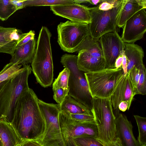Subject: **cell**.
<instances>
[{
    "label": "cell",
    "instance_id": "obj_46",
    "mask_svg": "<svg viewBox=\"0 0 146 146\" xmlns=\"http://www.w3.org/2000/svg\"></svg>",
    "mask_w": 146,
    "mask_h": 146
},
{
    "label": "cell",
    "instance_id": "obj_35",
    "mask_svg": "<svg viewBox=\"0 0 146 146\" xmlns=\"http://www.w3.org/2000/svg\"><path fill=\"white\" fill-rule=\"evenodd\" d=\"M11 1L15 7L17 11L25 7L24 6L25 0H11Z\"/></svg>",
    "mask_w": 146,
    "mask_h": 146
},
{
    "label": "cell",
    "instance_id": "obj_10",
    "mask_svg": "<svg viewBox=\"0 0 146 146\" xmlns=\"http://www.w3.org/2000/svg\"><path fill=\"white\" fill-rule=\"evenodd\" d=\"M59 120L63 138L66 146H76L74 139L76 138L90 136L97 138L98 131L94 120L78 122L60 111Z\"/></svg>",
    "mask_w": 146,
    "mask_h": 146
},
{
    "label": "cell",
    "instance_id": "obj_9",
    "mask_svg": "<svg viewBox=\"0 0 146 146\" xmlns=\"http://www.w3.org/2000/svg\"><path fill=\"white\" fill-rule=\"evenodd\" d=\"M38 105L46 123V131L40 142L44 146H66L60 127V105L46 103L38 99Z\"/></svg>",
    "mask_w": 146,
    "mask_h": 146
},
{
    "label": "cell",
    "instance_id": "obj_22",
    "mask_svg": "<svg viewBox=\"0 0 146 146\" xmlns=\"http://www.w3.org/2000/svg\"><path fill=\"white\" fill-rule=\"evenodd\" d=\"M144 9L137 0H126L121 12L117 26L122 28L126 22L139 11Z\"/></svg>",
    "mask_w": 146,
    "mask_h": 146
},
{
    "label": "cell",
    "instance_id": "obj_44",
    "mask_svg": "<svg viewBox=\"0 0 146 146\" xmlns=\"http://www.w3.org/2000/svg\"><path fill=\"white\" fill-rule=\"evenodd\" d=\"M21 144L18 145H16V146H21Z\"/></svg>",
    "mask_w": 146,
    "mask_h": 146
},
{
    "label": "cell",
    "instance_id": "obj_1",
    "mask_svg": "<svg viewBox=\"0 0 146 146\" xmlns=\"http://www.w3.org/2000/svg\"><path fill=\"white\" fill-rule=\"evenodd\" d=\"M38 99L33 90L29 88L16 104L10 123L23 141L40 142L43 137L46 123L38 105Z\"/></svg>",
    "mask_w": 146,
    "mask_h": 146
},
{
    "label": "cell",
    "instance_id": "obj_45",
    "mask_svg": "<svg viewBox=\"0 0 146 146\" xmlns=\"http://www.w3.org/2000/svg\"><path fill=\"white\" fill-rule=\"evenodd\" d=\"M146 146V145H144V146Z\"/></svg>",
    "mask_w": 146,
    "mask_h": 146
},
{
    "label": "cell",
    "instance_id": "obj_7",
    "mask_svg": "<svg viewBox=\"0 0 146 146\" xmlns=\"http://www.w3.org/2000/svg\"><path fill=\"white\" fill-rule=\"evenodd\" d=\"M84 74L92 98H111L124 73L121 67L105 68Z\"/></svg>",
    "mask_w": 146,
    "mask_h": 146
},
{
    "label": "cell",
    "instance_id": "obj_17",
    "mask_svg": "<svg viewBox=\"0 0 146 146\" xmlns=\"http://www.w3.org/2000/svg\"><path fill=\"white\" fill-rule=\"evenodd\" d=\"M36 38L16 48L10 62L23 66L31 63L34 56L36 46Z\"/></svg>",
    "mask_w": 146,
    "mask_h": 146
},
{
    "label": "cell",
    "instance_id": "obj_25",
    "mask_svg": "<svg viewBox=\"0 0 146 146\" xmlns=\"http://www.w3.org/2000/svg\"><path fill=\"white\" fill-rule=\"evenodd\" d=\"M17 11L11 0H0V19L1 21L6 20Z\"/></svg>",
    "mask_w": 146,
    "mask_h": 146
},
{
    "label": "cell",
    "instance_id": "obj_20",
    "mask_svg": "<svg viewBox=\"0 0 146 146\" xmlns=\"http://www.w3.org/2000/svg\"><path fill=\"white\" fill-rule=\"evenodd\" d=\"M60 105V111L66 113L92 114L91 110L68 94Z\"/></svg>",
    "mask_w": 146,
    "mask_h": 146
},
{
    "label": "cell",
    "instance_id": "obj_2",
    "mask_svg": "<svg viewBox=\"0 0 146 146\" xmlns=\"http://www.w3.org/2000/svg\"><path fill=\"white\" fill-rule=\"evenodd\" d=\"M126 0H100L97 6L89 7L91 22L88 24L90 36L98 41L100 37L116 31L119 17Z\"/></svg>",
    "mask_w": 146,
    "mask_h": 146
},
{
    "label": "cell",
    "instance_id": "obj_28",
    "mask_svg": "<svg viewBox=\"0 0 146 146\" xmlns=\"http://www.w3.org/2000/svg\"><path fill=\"white\" fill-rule=\"evenodd\" d=\"M76 146H105L97 138L87 136L77 137L74 139Z\"/></svg>",
    "mask_w": 146,
    "mask_h": 146
},
{
    "label": "cell",
    "instance_id": "obj_4",
    "mask_svg": "<svg viewBox=\"0 0 146 146\" xmlns=\"http://www.w3.org/2000/svg\"><path fill=\"white\" fill-rule=\"evenodd\" d=\"M23 71L9 80L0 92V120L10 123L16 104L19 98L29 88L28 78L32 71L30 66H23Z\"/></svg>",
    "mask_w": 146,
    "mask_h": 146
},
{
    "label": "cell",
    "instance_id": "obj_8",
    "mask_svg": "<svg viewBox=\"0 0 146 146\" xmlns=\"http://www.w3.org/2000/svg\"><path fill=\"white\" fill-rule=\"evenodd\" d=\"M57 42L63 51L78 52L90 36L88 24L68 21L60 22L57 28Z\"/></svg>",
    "mask_w": 146,
    "mask_h": 146
},
{
    "label": "cell",
    "instance_id": "obj_19",
    "mask_svg": "<svg viewBox=\"0 0 146 146\" xmlns=\"http://www.w3.org/2000/svg\"><path fill=\"white\" fill-rule=\"evenodd\" d=\"M0 139L3 146H16L23 142L11 123L3 119L0 120Z\"/></svg>",
    "mask_w": 146,
    "mask_h": 146
},
{
    "label": "cell",
    "instance_id": "obj_30",
    "mask_svg": "<svg viewBox=\"0 0 146 146\" xmlns=\"http://www.w3.org/2000/svg\"><path fill=\"white\" fill-rule=\"evenodd\" d=\"M140 68H138L134 66L127 73L133 85L135 95L136 90L140 75Z\"/></svg>",
    "mask_w": 146,
    "mask_h": 146
},
{
    "label": "cell",
    "instance_id": "obj_37",
    "mask_svg": "<svg viewBox=\"0 0 146 146\" xmlns=\"http://www.w3.org/2000/svg\"><path fill=\"white\" fill-rule=\"evenodd\" d=\"M121 67L123 71L124 74H125L127 73V61L126 58L125 54L124 51L123 54V60Z\"/></svg>",
    "mask_w": 146,
    "mask_h": 146
},
{
    "label": "cell",
    "instance_id": "obj_5",
    "mask_svg": "<svg viewBox=\"0 0 146 146\" xmlns=\"http://www.w3.org/2000/svg\"><path fill=\"white\" fill-rule=\"evenodd\" d=\"M98 131V139L105 146L116 138L113 113L110 98H93L91 110Z\"/></svg>",
    "mask_w": 146,
    "mask_h": 146
},
{
    "label": "cell",
    "instance_id": "obj_42",
    "mask_svg": "<svg viewBox=\"0 0 146 146\" xmlns=\"http://www.w3.org/2000/svg\"><path fill=\"white\" fill-rule=\"evenodd\" d=\"M8 81V80H6L0 83V92Z\"/></svg>",
    "mask_w": 146,
    "mask_h": 146
},
{
    "label": "cell",
    "instance_id": "obj_40",
    "mask_svg": "<svg viewBox=\"0 0 146 146\" xmlns=\"http://www.w3.org/2000/svg\"><path fill=\"white\" fill-rule=\"evenodd\" d=\"M100 0H87L88 3L92 5H96L100 3Z\"/></svg>",
    "mask_w": 146,
    "mask_h": 146
},
{
    "label": "cell",
    "instance_id": "obj_41",
    "mask_svg": "<svg viewBox=\"0 0 146 146\" xmlns=\"http://www.w3.org/2000/svg\"><path fill=\"white\" fill-rule=\"evenodd\" d=\"M74 3L79 4L81 3H88L87 0H74Z\"/></svg>",
    "mask_w": 146,
    "mask_h": 146
},
{
    "label": "cell",
    "instance_id": "obj_36",
    "mask_svg": "<svg viewBox=\"0 0 146 146\" xmlns=\"http://www.w3.org/2000/svg\"><path fill=\"white\" fill-rule=\"evenodd\" d=\"M118 108L123 112H124L127 110H128L129 109L128 103L124 101L120 103L118 106Z\"/></svg>",
    "mask_w": 146,
    "mask_h": 146
},
{
    "label": "cell",
    "instance_id": "obj_39",
    "mask_svg": "<svg viewBox=\"0 0 146 146\" xmlns=\"http://www.w3.org/2000/svg\"><path fill=\"white\" fill-rule=\"evenodd\" d=\"M108 146H123L120 140L118 137H116L115 139L111 142Z\"/></svg>",
    "mask_w": 146,
    "mask_h": 146
},
{
    "label": "cell",
    "instance_id": "obj_27",
    "mask_svg": "<svg viewBox=\"0 0 146 146\" xmlns=\"http://www.w3.org/2000/svg\"><path fill=\"white\" fill-rule=\"evenodd\" d=\"M70 74L69 69L65 68L59 73L57 78L55 79L52 84V90L53 91L59 88L64 89L69 88L68 82Z\"/></svg>",
    "mask_w": 146,
    "mask_h": 146
},
{
    "label": "cell",
    "instance_id": "obj_21",
    "mask_svg": "<svg viewBox=\"0 0 146 146\" xmlns=\"http://www.w3.org/2000/svg\"><path fill=\"white\" fill-rule=\"evenodd\" d=\"M15 28L0 26V52L6 53L12 56L16 49L17 42L10 38L11 32Z\"/></svg>",
    "mask_w": 146,
    "mask_h": 146
},
{
    "label": "cell",
    "instance_id": "obj_29",
    "mask_svg": "<svg viewBox=\"0 0 146 146\" xmlns=\"http://www.w3.org/2000/svg\"><path fill=\"white\" fill-rule=\"evenodd\" d=\"M140 75L135 94L145 95L146 94V70L144 64L140 68Z\"/></svg>",
    "mask_w": 146,
    "mask_h": 146
},
{
    "label": "cell",
    "instance_id": "obj_24",
    "mask_svg": "<svg viewBox=\"0 0 146 146\" xmlns=\"http://www.w3.org/2000/svg\"><path fill=\"white\" fill-rule=\"evenodd\" d=\"M73 0H28L24 1V7L27 6H54L74 3Z\"/></svg>",
    "mask_w": 146,
    "mask_h": 146
},
{
    "label": "cell",
    "instance_id": "obj_31",
    "mask_svg": "<svg viewBox=\"0 0 146 146\" xmlns=\"http://www.w3.org/2000/svg\"><path fill=\"white\" fill-rule=\"evenodd\" d=\"M69 88L64 89L62 88L56 89L54 91V99L58 104H60L68 94Z\"/></svg>",
    "mask_w": 146,
    "mask_h": 146
},
{
    "label": "cell",
    "instance_id": "obj_3",
    "mask_svg": "<svg viewBox=\"0 0 146 146\" xmlns=\"http://www.w3.org/2000/svg\"><path fill=\"white\" fill-rule=\"evenodd\" d=\"M51 36L48 29L42 26L39 33L35 54L31 63L32 70L37 82L45 88L50 86L53 80Z\"/></svg>",
    "mask_w": 146,
    "mask_h": 146
},
{
    "label": "cell",
    "instance_id": "obj_12",
    "mask_svg": "<svg viewBox=\"0 0 146 146\" xmlns=\"http://www.w3.org/2000/svg\"><path fill=\"white\" fill-rule=\"evenodd\" d=\"M106 63V68H115L116 59L124 51V42L117 31L105 34L99 41Z\"/></svg>",
    "mask_w": 146,
    "mask_h": 146
},
{
    "label": "cell",
    "instance_id": "obj_18",
    "mask_svg": "<svg viewBox=\"0 0 146 146\" xmlns=\"http://www.w3.org/2000/svg\"><path fill=\"white\" fill-rule=\"evenodd\" d=\"M124 52L127 59V73L134 66L140 68L144 65V52L141 46L134 43L124 42Z\"/></svg>",
    "mask_w": 146,
    "mask_h": 146
},
{
    "label": "cell",
    "instance_id": "obj_15",
    "mask_svg": "<svg viewBox=\"0 0 146 146\" xmlns=\"http://www.w3.org/2000/svg\"><path fill=\"white\" fill-rule=\"evenodd\" d=\"M135 95L133 85L127 73L123 75L110 98L112 108L114 110L117 109L120 103L124 101L128 103L129 109Z\"/></svg>",
    "mask_w": 146,
    "mask_h": 146
},
{
    "label": "cell",
    "instance_id": "obj_26",
    "mask_svg": "<svg viewBox=\"0 0 146 146\" xmlns=\"http://www.w3.org/2000/svg\"><path fill=\"white\" fill-rule=\"evenodd\" d=\"M138 129L137 141L141 146L146 145V118L134 115Z\"/></svg>",
    "mask_w": 146,
    "mask_h": 146
},
{
    "label": "cell",
    "instance_id": "obj_13",
    "mask_svg": "<svg viewBox=\"0 0 146 146\" xmlns=\"http://www.w3.org/2000/svg\"><path fill=\"white\" fill-rule=\"evenodd\" d=\"M145 9L139 11L125 23L121 37L124 42L134 43L143 37L146 31Z\"/></svg>",
    "mask_w": 146,
    "mask_h": 146
},
{
    "label": "cell",
    "instance_id": "obj_43",
    "mask_svg": "<svg viewBox=\"0 0 146 146\" xmlns=\"http://www.w3.org/2000/svg\"><path fill=\"white\" fill-rule=\"evenodd\" d=\"M0 146H3L2 142L0 139Z\"/></svg>",
    "mask_w": 146,
    "mask_h": 146
},
{
    "label": "cell",
    "instance_id": "obj_34",
    "mask_svg": "<svg viewBox=\"0 0 146 146\" xmlns=\"http://www.w3.org/2000/svg\"><path fill=\"white\" fill-rule=\"evenodd\" d=\"M21 146H44L39 141L35 140H27L23 141Z\"/></svg>",
    "mask_w": 146,
    "mask_h": 146
},
{
    "label": "cell",
    "instance_id": "obj_16",
    "mask_svg": "<svg viewBox=\"0 0 146 146\" xmlns=\"http://www.w3.org/2000/svg\"><path fill=\"white\" fill-rule=\"evenodd\" d=\"M116 137L118 138L123 146H141L134 136L133 126L125 115L119 113L115 118Z\"/></svg>",
    "mask_w": 146,
    "mask_h": 146
},
{
    "label": "cell",
    "instance_id": "obj_38",
    "mask_svg": "<svg viewBox=\"0 0 146 146\" xmlns=\"http://www.w3.org/2000/svg\"><path fill=\"white\" fill-rule=\"evenodd\" d=\"M123 54L119 56L116 59L115 64V68H118L121 67Z\"/></svg>",
    "mask_w": 146,
    "mask_h": 146
},
{
    "label": "cell",
    "instance_id": "obj_14",
    "mask_svg": "<svg viewBox=\"0 0 146 146\" xmlns=\"http://www.w3.org/2000/svg\"><path fill=\"white\" fill-rule=\"evenodd\" d=\"M55 15L69 19L70 21L89 24L91 18L89 7L74 3L50 6Z\"/></svg>",
    "mask_w": 146,
    "mask_h": 146
},
{
    "label": "cell",
    "instance_id": "obj_32",
    "mask_svg": "<svg viewBox=\"0 0 146 146\" xmlns=\"http://www.w3.org/2000/svg\"><path fill=\"white\" fill-rule=\"evenodd\" d=\"M64 113L72 119L78 122H84L94 120L92 114H72Z\"/></svg>",
    "mask_w": 146,
    "mask_h": 146
},
{
    "label": "cell",
    "instance_id": "obj_33",
    "mask_svg": "<svg viewBox=\"0 0 146 146\" xmlns=\"http://www.w3.org/2000/svg\"><path fill=\"white\" fill-rule=\"evenodd\" d=\"M35 31L32 30L27 33L21 34L17 42L16 48L23 45L34 39L35 38Z\"/></svg>",
    "mask_w": 146,
    "mask_h": 146
},
{
    "label": "cell",
    "instance_id": "obj_11",
    "mask_svg": "<svg viewBox=\"0 0 146 146\" xmlns=\"http://www.w3.org/2000/svg\"><path fill=\"white\" fill-rule=\"evenodd\" d=\"M77 56L78 68L84 73L96 72L106 68L105 60L99 43L92 40L90 36L78 51Z\"/></svg>",
    "mask_w": 146,
    "mask_h": 146
},
{
    "label": "cell",
    "instance_id": "obj_23",
    "mask_svg": "<svg viewBox=\"0 0 146 146\" xmlns=\"http://www.w3.org/2000/svg\"><path fill=\"white\" fill-rule=\"evenodd\" d=\"M11 62L6 64L0 72V83L15 77L23 70V67Z\"/></svg>",
    "mask_w": 146,
    "mask_h": 146
},
{
    "label": "cell",
    "instance_id": "obj_6",
    "mask_svg": "<svg viewBox=\"0 0 146 146\" xmlns=\"http://www.w3.org/2000/svg\"><path fill=\"white\" fill-rule=\"evenodd\" d=\"M78 56L65 54L60 62L70 72L68 82V95L91 110L93 98L90 92L84 73L77 66Z\"/></svg>",
    "mask_w": 146,
    "mask_h": 146
}]
</instances>
